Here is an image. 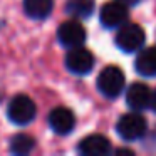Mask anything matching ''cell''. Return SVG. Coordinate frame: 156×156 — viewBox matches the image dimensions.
Returning <instances> with one entry per match:
<instances>
[{"label":"cell","instance_id":"obj_2","mask_svg":"<svg viewBox=\"0 0 156 156\" xmlns=\"http://www.w3.org/2000/svg\"><path fill=\"white\" fill-rule=\"evenodd\" d=\"M35 114H37V108L35 102L32 101V98L25 94H19L15 98H12V101L9 102L7 108V116L14 124L17 126H25L30 121H34Z\"/></svg>","mask_w":156,"mask_h":156},{"label":"cell","instance_id":"obj_14","mask_svg":"<svg viewBox=\"0 0 156 156\" xmlns=\"http://www.w3.org/2000/svg\"><path fill=\"white\" fill-rule=\"evenodd\" d=\"M34 146H35V139L29 134H24V133H19L10 139V151L19 156L29 154L34 149Z\"/></svg>","mask_w":156,"mask_h":156},{"label":"cell","instance_id":"obj_17","mask_svg":"<svg viewBox=\"0 0 156 156\" xmlns=\"http://www.w3.org/2000/svg\"><path fill=\"white\" fill-rule=\"evenodd\" d=\"M116 154H121V153H122V154H133V151H131V149H116Z\"/></svg>","mask_w":156,"mask_h":156},{"label":"cell","instance_id":"obj_16","mask_svg":"<svg viewBox=\"0 0 156 156\" xmlns=\"http://www.w3.org/2000/svg\"><path fill=\"white\" fill-rule=\"evenodd\" d=\"M149 108L156 112V91L153 92V96H151V106H149Z\"/></svg>","mask_w":156,"mask_h":156},{"label":"cell","instance_id":"obj_8","mask_svg":"<svg viewBox=\"0 0 156 156\" xmlns=\"http://www.w3.org/2000/svg\"><path fill=\"white\" fill-rule=\"evenodd\" d=\"M74 124H76V116L69 108L59 106V108H54L49 112V126L57 134H69L74 129Z\"/></svg>","mask_w":156,"mask_h":156},{"label":"cell","instance_id":"obj_11","mask_svg":"<svg viewBox=\"0 0 156 156\" xmlns=\"http://www.w3.org/2000/svg\"><path fill=\"white\" fill-rule=\"evenodd\" d=\"M134 67L138 71V74L144 76V77H154L156 76V45L143 49L139 52V55L136 57Z\"/></svg>","mask_w":156,"mask_h":156},{"label":"cell","instance_id":"obj_4","mask_svg":"<svg viewBox=\"0 0 156 156\" xmlns=\"http://www.w3.org/2000/svg\"><path fill=\"white\" fill-rule=\"evenodd\" d=\"M146 41V34L138 24H131L126 22L119 27L118 34H116V45L121 49L122 52H136L143 47Z\"/></svg>","mask_w":156,"mask_h":156},{"label":"cell","instance_id":"obj_10","mask_svg":"<svg viewBox=\"0 0 156 156\" xmlns=\"http://www.w3.org/2000/svg\"><path fill=\"white\" fill-rule=\"evenodd\" d=\"M79 153L84 156H106L112 151L111 141L102 134H91L86 136L79 143Z\"/></svg>","mask_w":156,"mask_h":156},{"label":"cell","instance_id":"obj_7","mask_svg":"<svg viewBox=\"0 0 156 156\" xmlns=\"http://www.w3.org/2000/svg\"><path fill=\"white\" fill-rule=\"evenodd\" d=\"M99 20L106 29H116L126 24L128 20V5L121 4L118 0H112L102 5L101 14H99Z\"/></svg>","mask_w":156,"mask_h":156},{"label":"cell","instance_id":"obj_3","mask_svg":"<svg viewBox=\"0 0 156 156\" xmlns=\"http://www.w3.org/2000/svg\"><path fill=\"white\" fill-rule=\"evenodd\" d=\"M148 122L139 114V111H133L128 114H122L119 121L116 122V131L124 141H136L146 134Z\"/></svg>","mask_w":156,"mask_h":156},{"label":"cell","instance_id":"obj_15","mask_svg":"<svg viewBox=\"0 0 156 156\" xmlns=\"http://www.w3.org/2000/svg\"><path fill=\"white\" fill-rule=\"evenodd\" d=\"M118 2H121V4L129 5V7H131V5H136V4H138L139 0H118Z\"/></svg>","mask_w":156,"mask_h":156},{"label":"cell","instance_id":"obj_13","mask_svg":"<svg viewBox=\"0 0 156 156\" xmlns=\"http://www.w3.org/2000/svg\"><path fill=\"white\" fill-rule=\"evenodd\" d=\"M96 2L94 0H67L66 12L74 19H86L94 12Z\"/></svg>","mask_w":156,"mask_h":156},{"label":"cell","instance_id":"obj_5","mask_svg":"<svg viewBox=\"0 0 156 156\" xmlns=\"http://www.w3.org/2000/svg\"><path fill=\"white\" fill-rule=\"evenodd\" d=\"M86 35L87 34H86L84 25L81 22H77L76 19L61 24L57 29V41L66 49H74L82 45L86 42Z\"/></svg>","mask_w":156,"mask_h":156},{"label":"cell","instance_id":"obj_12","mask_svg":"<svg viewBox=\"0 0 156 156\" xmlns=\"http://www.w3.org/2000/svg\"><path fill=\"white\" fill-rule=\"evenodd\" d=\"M54 9V0H24V10L30 19L44 20Z\"/></svg>","mask_w":156,"mask_h":156},{"label":"cell","instance_id":"obj_6","mask_svg":"<svg viewBox=\"0 0 156 156\" xmlns=\"http://www.w3.org/2000/svg\"><path fill=\"white\" fill-rule=\"evenodd\" d=\"M66 67L76 76L89 74L94 67V55L82 45L69 49L67 55H66Z\"/></svg>","mask_w":156,"mask_h":156},{"label":"cell","instance_id":"obj_9","mask_svg":"<svg viewBox=\"0 0 156 156\" xmlns=\"http://www.w3.org/2000/svg\"><path fill=\"white\" fill-rule=\"evenodd\" d=\"M151 96L153 92L149 87L143 82H133L129 89L126 91V104L133 111H144L151 106Z\"/></svg>","mask_w":156,"mask_h":156},{"label":"cell","instance_id":"obj_1","mask_svg":"<svg viewBox=\"0 0 156 156\" xmlns=\"http://www.w3.org/2000/svg\"><path fill=\"white\" fill-rule=\"evenodd\" d=\"M126 84V79H124V72L121 71L119 67L116 66H108L104 67L98 76V89L102 96L109 99H114L118 98L119 94L122 92Z\"/></svg>","mask_w":156,"mask_h":156}]
</instances>
